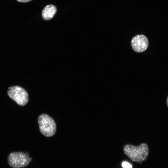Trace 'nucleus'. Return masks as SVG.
<instances>
[{
  "label": "nucleus",
  "mask_w": 168,
  "mask_h": 168,
  "mask_svg": "<svg viewBox=\"0 0 168 168\" xmlns=\"http://www.w3.org/2000/svg\"><path fill=\"white\" fill-rule=\"evenodd\" d=\"M131 43L133 50L138 53L146 50L148 45V41L147 37L143 35H138L134 37Z\"/></svg>",
  "instance_id": "obj_5"
},
{
  "label": "nucleus",
  "mask_w": 168,
  "mask_h": 168,
  "mask_svg": "<svg viewBox=\"0 0 168 168\" xmlns=\"http://www.w3.org/2000/svg\"><path fill=\"white\" fill-rule=\"evenodd\" d=\"M125 154L133 161L140 163L145 161L149 153V148L145 143L137 146L127 144L123 147Z\"/></svg>",
  "instance_id": "obj_1"
},
{
  "label": "nucleus",
  "mask_w": 168,
  "mask_h": 168,
  "mask_svg": "<svg viewBox=\"0 0 168 168\" xmlns=\"http://www.w3.org/2000/svg\"><path fill=\"white\" fill-rule=\"evenodd\" d=\"M57 10L56 7L54 5L50 4L46 6L42 11L43 18L45 20L51 19L55 16Z\"/></svg>",
  "instance_id": "obj_6"
},
{
  "label": "nucleus",
  "mask_w": 168,
  "mask_h": 168,
  "mask_svg": "<svg viewBox=\"0 0 168 168\" xmlns=\"http://www.w3.org/2000/svg\"><path fill=\"white\" fill-rule=\"evenodd\" d=\"M7 94L11 98L19 105H24L28 101L29 96L27 92L20 86H15L9 87Z\"/></svg>",
  "instance_id": "obj_4"
},
{
  "label": "nucleus",
  "mask_w": 168,
  "mask_h": 168,
  "mask_svg": "<svg viewBox=\"0 0 168 168\" xmlns=\"http://www.w3.org/2000/svg\"><path fill=\"white\" fill-rule=\"evenodd\" d=\"M166 104H167V106L168 107V96L167 98V100H166Z\"/></svg>",
  "instance_id": "obj_9"
},
{
  "label": "nucleus",
  "mask_w": 168,
  "mask_h": 168,
  "mask_svg": "<svg viewBox=\"0 0 168 168\" xmlns=\"http://www.w3.org/2000/svg\"><path fill=\"white\" fill-rule=\"evenodd\" d=\"M32 0H16L18 2H29L31 1Z\"/></svg>",
  "instance_id": "obj_8"
},
{
  "label": "nucleus",
  "mask_w": 168,
  "mask_h": 168,
  "mask_svg": "<svg viewBox=\"0 0 168 168\" xmlns=\"http://www.w3.org/2000/svg\"><path fill=\"white\" fill-rule=\"evenodd\" d=\"M38 121L40 131L43 135L51 137L55 134L56 126L51 117L47 114H42L39 116Z\"/></svg>",
  "instance_id": "obj_2"
},
{
  "label": "nucleus",
  "mask_w": 168,
  "mask_h": 168,
  "mask_svg": "<svg viewBox=\"0 0 168 168\" xmlns=\"http://www.w3.org/2000/svg\"><path fill=\"white\" fill-rule=\"evenodd\" d=\"M32 161L29 154L22 152H15L10 153L7 157L8 162L12 168H21L27 166Z\"/></svg>",
  "instance_id": "obj_3"
},
{
  "label": "nucleus",
  "mask_w": 168,
  "mask_h": 168,
  "mask_svg": "<svg viewBox=\"0 0 168 168\" xmlns=\"http://www.w3.org/2000/svg\"><path fill=\"white\" fill-rule=\"evenodd\" d=\"M122 166L123 168H132V165L126 161H124L122 163Z\"/></svg>",
  "instance_id": "obj_7"
}]
</instances>
